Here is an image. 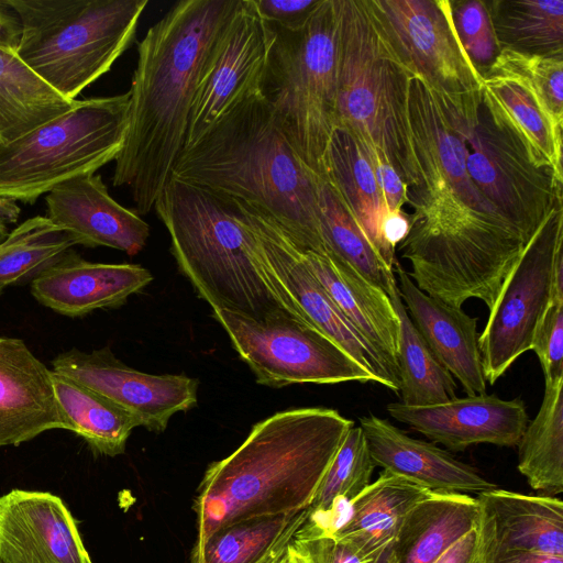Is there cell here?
Instances as JSON below:
<instances>
[{
    "mask_svg": "<svg viewBox=\"0 0 563 563\" xmlns=\"http://www.w3.org/2000/svg\"><path fill=\"white\" fill-rule=\"evenodd\" d=\"M273 30L253 0H241L216 62L194 101L184 147L245 98L262 93Z\"/></svg>",
    "mask_w": 563,
    "mask_h": 563,
    "instance_id": "cell-16",
    "label": "cell"
},
{
    "mask_svg": "<svg viewBox=\"0 0 563 563\" xmlns=\"http://www.w3.org/2000/svg\"><path fill=\"white\" fill-rule=\"evenodd\" d=\"M152 280L141 265L91 263L69 250L34 277L31 292L62 314L80 317L123 305Z\"/></svg>",
    "mask_w": 563,
    "mask_h": 563,
    "instance_id": "cell-23",
    "label": "cell"
},
{
    "mask_svg": "<svg viewBox=\"0 0 563 563\" xmlns=\"http://www.w3.org/2000/svg\"><path fill=\"white\" fill-rule=\"evenodd\" d=\"M336 126L382 151L409 191L422 189L413 157L411 75L379 32L367 0H338Z\"/></svg>",
    "mask_w": 563,
    "mask_h": 563,
    "instance_id": "cell-6",
    "label": "cell"
},
{
    "mask_svg": "<svg viewBox=\"0 0 563 563\" xmlns=\"http://www.w3.org/2000/svg\"><path fill=\"white\" fill-rule=\"evenodd\" d=\"M486 77L511 79L529 89L562 141L563 56L530 55L503 48L483 79Z\"/></svg>",
    "mask_w": 563,
    "mask_h": 563,
    "instance_id": "cell-38",
    "label": "cell"
},
{
    "mask_svg": "<svg viewBox=\"0 0 563 563\" xmlns=\"http://www.w3.org/2000/svg\"><path fill=\"white\" fill-rule=\"evenodd\" d=\"M297 562V561H296Z\"/></svg>",
    "mask_w": 563,
    "mask_h": 563,
    "instance_id": "cell-53",
    "label": "cell"
},
{
    "mask_svg": "<svg viewBox=\"0 0 563 563\" xmlns=\"http://www.w3.org/2000/svg\"><path fill=\"white\" fill-rule=\"evenodd\" d=\"M384 40L412 77L432 91L449 123L467 141L483 79L463 51L450 0H367Z\"/></svg>",
    "mask_w": 563,
    "mask_h": 563,
    "instance_id": "cell-10",
    "label": "cell"
},
{
    "mask_svg": "<svg viewBox=\"0 0 563 563\" xmlns=\"http://www.w3.org/2000/svg\"><path fill=\"white\" fill-rule=\"evenodd\" d=\"M500 49L563 56L562 0L486 1Z\"/></svg>",
    "mask_w": 563,
    "mask_h": 563,
    "instance_id": "cell-34",
    "label": "cell"
},
{
    "mask_svg": "<svg viewBox=\"0 0 563 563\" xmlns=\"http://www.w3.org/2000/svg\"><path fill=\"white\" fill-rule=\"evenodd\" d=\"M450 7L457 40L483 79L500 52L486 1L450 0Z\"/></svg>",
    "mask_w": 563,
    "mask_h": 563,
    "instance_id": "cell-41",
    "label": "cell"
},
{
    "mask_svg": "<svg viewBox=\"0 0 563 563\" xmlns=\"http://www.w3.org/2000/svg\"><path fill=\"white\" fill-rule=\"evenodd\" d=\"M318 219L324 254L343 261L390 297L397 287L394 269L382 260L338 191L324 178L318 189Z\"/></svg>",
    "mask_w": 563,
    "mask_h": 563,
    "instance_id": "cell-32",
    "label": "cell"
},
{
    "mask_svg": "<svg viewBox=\"0 0 563 563\" xmlns=\"http://www.w3.org/2000/svg\"><path fill=\"white\" fill-rule=\"evenodd\" d=\"M172 177L251 203L300 249L325 253L318 219L322 178L301 159L262 93L239 102L184 147Z\"/></svg>",
    "mask_w": 563,
    "mask_h": 563,
    "instance_id": "cell-3",
    "label": "cell"
},
{
    "mask_svg": "<svg viewBox=\"0 0 563 563\" xmlns=\"http://www.w3.org/2000/svg\"><path fill=\"white\" fill-rule=\"evenodd\" d=\"M262 19L286 30L306 24L321 0H253Z\"/></svg>",
    "mask_w": 563,
    "mask_h": 563,
    "instance_id": "cell-45",
    "label": "cell"
},
{
    "mask_svg": "<svg viewBox=\"0 0 563 563\" xmlns=\"http://www.w3.org/2000/svg\"><path fill=\"white\" fill-rule=\"evenodd\" d=\"M75 239L47 217H32L9 232L0 243V295L12 284L59 260Z\"/></svg>",
    "mask_w": 563,
    "mask_h": 563,
    "instance_id": "cell-37",
    "label": "cell"
},
{
    "mask_svg": "<svg viewBox=\"0 0 563 563\" xmlns=\"http://www.w3.org/2000/svg\"><path fill=\"white\" fill-rule=\"evenodd\" d=\"M76 102L44 84L14 53L0 48V142L15 140Z\"/></svg>",
    "mask_w": 563,
    "mask_h": 563,
    "instance_id": "cell-30",
    "label": "cell"
},
{
    "mask_svg": "<svg viewBox=\"0 0 563 563\" xmlns=\"http://www.w3.org/2000/svg\"><path fill=\"white\" fill-rule=\"evenodd\" d=\"M288 542L277 545L266 556H264L258 563H273V561L284 551Z\"/></svg>",
    "mask_w": 563,
    "mask_h": 563,
    "instance_id": "cell-52",
    "label": "cell"
},
{
    "mask_svg": "<svg viewBox=\"0 0 563 563\" xmlns=\"http://www.w3.org/2000/svg\"><path fill=\"white\" fill-rule=\"evenodd\" d=\"M408 125L422 189L445 187L470 208L499 217L470 179L466 141L449 123L430 88L417 77H411L409 85Z\"/></svg>",
    "mask_w": 563,
    "mask_h": 563,
    "instance_id": "cell-21",
    "label": "cell"
},
{
    "mask_svg": "<svg viewBox=\"0 0 563 563\" xmlns=\"http://www.w3.org/2000/svg\"><path fill=\"white\" fill-rule=\"evenodd\" d=\"M434 563H481L476 526L449 548Z\"/></svg>",
    "mask_w": 563,
    "mask_h": 563,
    "instance_id": "cell-47",
    "label": "cell"
},
{
    "mask_svg": "<svg viewBox=\"0 0 563 563\" xmlns=\"http://www.w3.org/2000/svg\"><path fill=\"white\" fill-rule=\"evenodd\" d=\"M531 350L539 358L544 382L563 378V299L553 298L536 329Z\"/></svg>",
    "mask_w": 563,
    "mask_h": 563,
    "instance_id": "cell-42",
    "label": "cell"
},
{
    "mask_svg": "<svg viewBox=\"0 0 563 563\" xmlns=\"http://www.w3.org/2000/svg\"><path fill=\"white\" fill-rule=\"evenodd\" d=\"M562 202L552 210L507 275L479 334L484 376L492 385L531 350L536 329L554 298V264L563 250Z\"/></svg>",
    "mask_w": 563,
    "mask_h": 563,
    "instance_id": "cell-13",
    "label": "cell"
},
{
    "mask_svg": "<svg viewBox=\"0 0 563 563\" xmlns=\"http://www.w3.org/2000/svg\"><path fill=\"white\" fill-rule=\"evenodd\" d=\"M154 209L179 269L212 310L258 321L289 313L257 260L235 198L170 177Z\"/></svg>",
    "mask_w": 563,
    "mask_h": 563,
    "instance_id": "cell-4",
    "label": "cell"
},
{
    "mask_svg": "<svg viewBox=\"0 0 563 563\" xmlns=\"http://www.w3.org/2000/svg\"><path fill=\"white\" fill-rule=\"evenodd\" d=\"M47 218L77 244L107 246L135 255L145 246L148 224L117 202L98 174L67 180L45 196Z\"/></svg>",
    "mask_w": 563,
    "mask_h": 563,
    "instance_id": "cell-19",
    "label": "cell"
},
{
    "mask_svg": "<svg viewBox=\"0 0 563 563\" xmlns=\"http://www.w3.org/2000/svg\"><path fill=\"white\" fill-rule=\"evenodd\" d=\"M306 518L307 509L221 526L195 544L191 563H258L277 545L289 542Z\"/></svg>",
    "mask_w": 563,
    "mask_h": 563,
    "instance_id": "cell-35",
    "label": "cell"
},
{
    "mask_svg": "<svg viewBox=\"0 0 563 563\" xmlns=\"http://www.w3.org/2000/svg\"><path fill=\"white\" fill-rule=\"evenodd\" d=\"M431 490L383 471L347 503L344 519L332 538L347 544L366 563H393L405 517Z\"/></svg>",
    "mask_w": 563,
    "mask_h": 563,
    "instance_id": "cell-27",
    "label": "cell"
},
{
    "mask_svg": "<svg viewBox=\"0 0 563 563\" xmlns=\"http://www.w3.org/2000/svg\"><path fill=\"white\" fill-rule=\"evenodd\" d=\"M354 421L323 407L294 408L256 423L207 468L194 509L197 541L233 521L307 509Z\"/></svg>",
    "mask_w": 563,
    "mask_h": 563,
    "instance_id": "cell-2",
    "label": "cell"
},
{
    "mask_svg": "<svg viewBox=\"0 0 563 563\" xmlns=\"http://www.w3.org/2000/svg\"><path fill=\"white\" fill-rule=\"evenodd\" d=\"M55 396L69 424L97 453L122 454L137 422L123 409L88 387L52 371Z\"/></svg>",
    "mask_w": 563,
    "mask_h": 563,
    "instance_id": "cell-33",
    "label": "cell"
},
{
    "mask_svg": "<svg viewBox=\"0 0 563 563\" xmlns=\"http://www.w3.org/2000/svg\"><path fill=\"white\" fill-rule=\"evenodd\" d=\"M413 208L397 246L424 294L462 308L471 299L488 310L528 242L504 219L466 206L450 189L409 191Z\"/></svg>",
    "mask_w": 563,
    "mask_h": 563,
    "instance_id": "cell-5",
    "label": "cell"
},
{
    "mask_svg": "<svg viewBox=\"0 0 563 563\" xmlns=\"http://www.w3.org/2000/svg\"><path fill=\"white\" fill-rule=\"evenodd\" d=\"M324 179L338 191L382 260L394 269L396 253L383 238V223L389 211L357 137L344 128L335 126L331 134Z\"/></svg>",
    "mask_w": 563,
    "mask_h": 563,
    "instance_id": "cell-28",
    "label": "cell"
},
{
    "mask_svg": "<svg viewBox=\"0 0 563 563\" xmlns=\"http://www.w3.org/2000/svg\"><path fill=\"white\" fill-rule=\"evenodd\" d=\"M541 406L517 446L518 471L534 490L563 492V378L544 382Z\"/></svg>",
    "mask_w": 563,
    "mask_h": 563,
    "instance_id": "cell-31",
    "label": "cell"
},
{
    "mask_svg": "<svg viewBox=\"0 0 563 563\" xmlns=\"http://www.w3.org/2000/svg\"><path fill=\"white\" fill-rule=\"evenodd\" d=\"M367 448L384 471L431 492L481 494L497 486L473 466L431 442L409 437L389 420L369 413L360 418Z\"/></svg>",
    "mask_w": 563,
    "mask_h": 563,
    "instance_id": "cell-24",
    "label": "cell"
},
{
    "mask_svg": "<svg viewBox=\"0 0 563 563\" xmlns=\"http://www.w3.org/2000/svg\"><path fill=\"white\" fill-rule=\"evenodd\" d=\"M371 164L376 183L389 212L402 210L408 203L409 188L382 151L368 142L357 139Z\"/></svg>",
    "mask_w": 563,
    "mask_h": 563,
    "instance_id": "cell-44",
    "label": "cell"
},
{
    "mask_svg": "<svg viewBox=\"0 0 563 563\" xmlns=\"http://www.w3.org/2000/svg\"><path fill=\"white\" fill-rule=\"evenodd\" d=\"M53 429L70 430L52 371L22 340L0 336V446L19 445Z\"/></svg>",
    "mask_w": 563,
    "mask_h": 563,
    "instance_id": "cell-22",
    "label": "cell"
},
{
    "mask_svg": "<svg viewBox=\"0 0 563 563\" xmlns=\"http://www.w3.org/2000/svg\"><path fill=\"white\" fill-rule=\"evenodd\" d=\"M212 316L261 385L379 384L329 336L289 313L262 321L227 309H213Z\"/></svg>",
    "mask_w": 563,
    "mask_h": 563,
    "instance_id": "cell-12",
    "label": "cell"
},
{
    "mask_svg": "<svg viewBox=\"0 0 563 563\" xmlns=\"http://www.w3.org/2000/svg\"><path fill=\"white\" fill-rule=\"evenodd\" d=\"M395 266L400 298L433 354L467 396L486 394L477 318L424 294L398 262Z\"/></svg>",
    "mask_w": 563,
    "mask_h": 563,
    "instance_id": "cell-26",
    "label": "cell"
},
{
    "mask_svg": "<svg viewBox=\"0 0 563 563\" xmlns=\"http://www.w3.org/2000/svg\"><path fill=\"white\" fill-rule=\"evenodd\" d=\"M20 207L12 200L0 198V243L8 236V225L18 221Z\"/></svg>",
    "mask_w": 563,
    "mask_h": 563,
    "instance_id": "cell-50",
    "label": "cell"
},
{
    "mask_svg": "<svg viewBox=\"0 0 563 563\" xmlns=\"http://www.w3.org/2000/svg\"><path fill=\"white\" fill-rule=\"evenodd\" d=\"M479 556L532 552L563 558V503L500 488L477 494Z\"/></svg>",
    "mask_w": 563,
    "mask_h": 563,
    "instance_id": "cell-20",
    "label": "cell"
},
{
    "mask_svg": "<svg viewBox=\"0 0 563 563\" xmlns=\"http://www.w3.org/2000/svg\"><path fill=\"white\" fill-rule=\"evenodd\" d=\"M376 464L361 427H352L325 471L314 497L307 508L324 509L335 498L351 500L366 488Z\"/></svg>",
    "mask_w": 563,
    "mask_h": 563,
    "instance_id": "cell-40",
    "label": "cell"
},
{
    "mask_svg": "<svg viewBox=\"0 0 563 563\" xmlns=\"http://www.w3.org/2000/svg\"><path fill=\"white\" fill-rule=\"evenodd\" d=\"M479 560L481 563H563L562 556L520 551L484 555Z\"/></svg>",
    "mask_w": 563,
    "mask_h": 563,
    "instance_id": "cell-49",
    "label": "cell"
},
{
    "mask_svg": "<svg viewBox=\"0 0 563 563\" xmlns=\"http://www.w3.org/2000/svg\"><path fill=\"white\" fill-rule=\"evenodd\" d=\"M477 515L476 498L431 492L405 517L393 563H434L476 526Z\"/></svg>",
    "mask_w": 563,
    "mask_h": 563,
    "instance_id": "cell-29",
    "label": "cell"
},
{
    "mask_svg": "<svg viewBox=\"0 0 563 563\" xmlns=\"http://www.w3.org/2000/svg\"><path fill=\"white\" fill-rule=\"evenodd\" d=\"M410 228V214L404 210L388 212L383 223V238L387 247L396 253L397 246L407 236Z\"/></svg>",
    "mask_w": 563,
    "mask_h": 563,
    "instance_id": "cell-48",
    "label": "cell"
},
{
    "mask_svg": "<svg viewBox=\"0 0 563 563\" xmlns=\"http://www.w3.org/2000/svg\"><path fill=\"white\" fill-rule=\"evenodd\" d=\"M300 250L312 275L377 355L399 389V320L389 296L343 261Z\"/></svg>",
    "mask_w": 563,
    "mask_h": 563,
    "instance_id": "cell-25",
    "label": "cell"
},
{
    "mask_svg": "<svg viewBox=\"0 0 563 563\" xmlns=\"http://www.w3.org/2000/svg\"><path fill=\"white\" fill-rule=\"evenodd\" d=\"M466 147V169L477 192L529 243L563 201V179L484 87Z\"/></svg>",
    "mask_w": 563,
    "mask_h": 563,
    "instance_id": "cell-11",
    "label": "cell"
},
{
    "mask_svg": "<svg viewBox=\"0 0 563 563\" xmlns=\"http://www.w3.org/2000/svg\"><path fill=\"white\" fill-rule=\"evenodd\" d=\"M389 298L399 320L397 363L400 402L428 406L455 398L454 377L440 363L411 321L398 286Z\"/></svg>",
    "mask_w": 563,
    "mask_h": 563,
    "instance_id": "cell-36",
    "label": "cell"
},
{
    "mask_svg": "<svg viewBox=\"0 0 563 563\" xmlns=\"http://www.w3.org/2000/svg\"><path fill=\"white\" fill-rule=\"evenodd\" d=\"M241 0H181L137 43L124 145L112 177L146 214L172 177L190 111Z\"/></svg>",
    "mask_w": 563,
    "mask_h": 563,
    "instance_id": "cell-1",
    "label": "cell"
},
{
    "mask_svg": "<svg viewBox=\"0 0 563 563\" xmlns=\"http://www.w3.org/2000/svg\"><path fill=\"white\" fill-rule=\"evenodd\" d=\"M386 409L395 420L452 451L481 443L517 446L529 422L521 398L505 400L487 394L428 406L397 401L388 404Z\"/></svg>",
    "mask_w": 563,
    "mask_h": 563,
    "instance_id": "cell-17",
    "label": "cell"
},
{
    "mask_svg": "<svg viewBox=\"0 0 563 563\" xmlns=\"http://www.w3.org/2000/svg\"><path fill=\"white\" fill-rule=\"evenodd\" d=\"M0 563H92L76 521L56 495L12 489L0 496Z\"/></svg>",
    "mask_w": 563,
    "mask_h": 563,
    "instance_id": "cell-18",
    "label": "cell"
},
{
    "mask_svg": "<svg viewBox=\"0 0 563 563\" xmlns=\"http://www.w3.org/2000/svg\"><path fill=\"white\" fill-rule=\"evenodd\" d=\"M236 199V198H235ZM255 240V253L284 308L341 346L380 385L398 393L380 360L335 306L306 264L300 247L267 212L236 199Z\"/></svg>",
    "mask_w": 563,
    "mask_h": 563,
    "instance_id": "cell-14",
    "label": "cell"
},
{
    "mask_svg": "<svg viewBox=\"0 0 563 563\" xmlns=\"http://www.w3.org/2000/svg\"><path fill=\"white\" fill-rule=\"evenodd\" d=\"M52 363L53 372L106 397L150 431H164L176 412L197 404V379L139 372L118 361L108 347L91 353L73 349Z\"/></svg>",
    "mask_w": 563,
    "mask_h": 563,
    "instance_id": "cell-15",
    "label": "cell"
},
{
    "mask_svg": "<svg viewBox=\"0 0 563 563\" xmlns=\"http://www.w3.org/2000/svg\"><path fill=\"white\" fill-rule=\"evenodd\" d=\"M20 16L18 58L67 100L132 44L147 0H8Z\"/></svg>",
    "mask_w": 563,
    "mask_h": 563,
    "instance_id": "cell-7",
    "label": "cell"
},
{
    "mask_svg": "<svg viewBox=\"0 0 563 563\" xmlns=\"http://www.w3.org/2000/svg\"><path fill=\"white\" fill-rule=\"evenodd\" d=\"M273 563H297L289 548V542L284 551L273 561Z\"/></svg>",
    "mask_w": 563,
    "mask_h": 563,
    "instance_id": "cell-51",
    "label": "cell"
},
{
    "mask_svg": "<svg viewBox=\"0 0 563 563\" xmlns=\"http://www.w3.org/2000/svg\"><path fill=\"white\" fill-rule=\"evenodd\" d=\"M483 87L498 101L532 148L563 179L562 141L532 92L518 81L500 77L484 78Z\"/></svg>",
    "mask_w": 563,
    "mask_h": 563,
    "instance_id": "cell-39",
    "label": "cell"
},
{
    "mask_svg": "<svg viewBox=\"0 0 563 563\" xmlns=\"http://www.w3.org/2000/svg\"><path fill=\"white\" fill-rule=\"evenodd\" d=\"M338 0H321L303 26L269 24L273 42L262 95L285 135L318 176L336 126Z\"/></svg>",
    "mask_w": 563,
    "mask_h": 563,
    "instance_id": "cell-8",
    "label": "cell"
},
{
    "mask_svg": "<svg viewBox=\"0 0 563 563\" xmlns=\"http://www.w3.org/2000/svg\"><path fill=\"white\" fill-rule=\"evenodd\" d=\"M129 108L130 91L77 100L67 112L0 142V198L33 205L60 184L115 161Z\"/></svg>",
    "mask_w": 563,
    "mask_h": 563,
    "instance_id": "cell-9",
    "label": "cell"
},
{
    "mask_svg": "<svg viewBox=\"0 0 563 563\" xmlns=\"http://www.w3.org/2000/svg\"><path fill=\"white\" fill-rule=\"evenodd\" d=\"M21 34L22 24L19 14L8 0H0V48L15 54Z\"/></svg>",
    "mask_w": 563,
    "mask_h": 563,
    "instance_id": "cell-46",
    "label": "cell"
},
{
    "mask_svg": "<svg viewBox=\"0 0 563 563\" xmlns=\"http://www.w3.org/2000/svg\"><path fill=\"white\" fill-rule=\"evenodd\" d=\"M289 548L297 563H366L347 544L332 537H292Z\"/></svg>",
    "mask_w": 563,
    "mask_h": 563,
    "instance_id": "cell-43",
    "label": "cell"
}]
</instances>
